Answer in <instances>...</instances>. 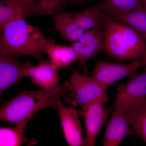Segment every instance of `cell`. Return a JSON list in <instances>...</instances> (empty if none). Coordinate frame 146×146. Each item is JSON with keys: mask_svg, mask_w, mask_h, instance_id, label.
I'll list each match as a JSON object with an SVG mask.
<instances>
[{"mask_svg": "<svg viewBox=\"0 0 146 146\" xmlns=\"http://www.w3.org/2000/svg\"><path fill=\"white\" fill-rule=\"evenodd\" d=\"M68 1V0H62V4H63V5H65V4H66V3L67 2V1Z\"/></svg>", "mask_w": 146, "mask_h": 146, "instance_id": "484cf974", "label": "cell"}, {"mask_svg": "<svg viewBox=\"0 0 146 146\" xmlns=\"http://www.w3.org/2000/svg\"><path fill=\"white\" fill-rule=\"evenodd\" d=\"M102 50L118 61L140 60L146 49V39L132 28L105 16Z\"/></svg>", "mask_w": 146, "mask_h": 146, "instance_id": "3957f363", "label": "cell"}, {"mask_svg": "<svg viewBox=\"0 0 146 146\" xmlns=\"http://www.w3.org/2000/svg\"><path fill=\"white\" fill-rule=\"evenodd\" d=\"M125 24L138 32L146 39V9L141 7L109 18Z\"/></svg>", "mask_w": 146, "mask_h": 146, "instance_id": "ac0fdd59", "label": "cell"}, {"mask_svg": "<svg viewBox=\"0 0 146 146\" xmlns=\"http://www.w3.org/2000/svg\"><path fill=\"white\" fill-rule=\"evenodd\" d=\"M29 120L22 121L16 124L15 127H0V146H20L25 144L31 145L36 144V140H29L25 135Z\"/></svg>", "mask_w": 146, "mask_h": 146, "instance_id": "9a60e30c", "label": "cell"}, {"mask_svg": "<svg viewBox=\"0 0 146 146\" xmlns=\"http://www.w3.org/2000/svg\"><path fill=\"white\" fill-rule=\"evenodd\" d=\"M58 111L65 140L70 146H85L78 112L75 108L67 107L60 100Z\"/></svg>", "mask_w": 146, "mask_h": 146, "instance_id": "30bf717a", "label": "cell"}, {"mask_svg": "<svg viewBox=\"0 0 146 146\" xmlns=\"http://www.w3.org/2000/svg\"><path fill=\"white\" fill-rule=\"evenodd\" d=\"M25 11H20L5 24L0 48L18 58L27 56L41 62L46 54L48 39L38 28L29 24Z\"/></svg>", "mask_w": 146, "mask_h": 146, "instance_id": "7a4b0ae2", "label": "cell"}, {"mask_svg": "<svg viewBox=\"0 0 146 146\" xmlns=\"http://www.w3.org/2000/svg\"><path fill=\"white\" fill-rule=\"evenodd\" d=\"M57 70L48 60H42L36 66L31 65L28 76L36 86L44 89H51L60 82Z\"/></svg>", "mask_w": 146, "mask_h": 146, "instance_id": "4fadbf2b", "label": "cell"}, {"mask_svg": "<svg viewBox=\"0 0 146 146\" xmlns=\"http://www.w3.org/2000/svg\"><path fill=\"white\" fill-rule=\"evenodd\" d=\"M4 26L5 25H0V41H1V38L2 36Z\"/></svg>", "mask_w": 146, "mask_h": 146, "instance_id": "cb8c5ba5", "label": "cell"}, {"mask_svg": "<svg viewBox=\"0 0 146 146\" xmlns=\"http://www.w3.org/2000/svg\"><path fill=\"white\" fill-rule=\"evenodd\" d=\"M142 67L140 59L128 64L100 61L97 63L90 77L108 88L123 78L133 77L136 75L138 69Z\"/></svg>", "mask_w": 146, "mask_h": 146, "instance_id": "52a82bcc", "label": "cell"}, {"mask_svg": "<svg viewBox=\"0 0 146 146\" xmlns=\"http://www.w3.org/2000/svg\"><path fill=\"white\" fill-rule=\"evenodd\" d=\"M140 60H141V63H142L143 67V66L145 67V66H146V49L143 56H142V57H141V58L140 59Z\"/></svg>", "mask_w": 146, "mask_h": 146, "instance_id": "7402d4cb", "label": "cell"}, {"mask_svg": "<svg viewBox=\"0 0 146 146\" xmlns=\"http://www.w3.org/2000/svg\"><path fill=\"white\" fill-rule=\"evenodd\" d=\"M133 134L146 144V99L136 102L125 110Z\"/></svg>", "mask_w": 146, "mask_h": 146, "instance_id": "e0dca14e", "label": "cell"}, {"mask_svg": "<svg viewBox=\"0 0 146 146\" xmlns=\"http://www.w3.org/2000/svg\"><path fill=\"white\" fill-rule=\"evenodd\" d=\"M146 99V66L143 72L129 78L127 83L118 86L111 109L125 110L131 106Z\"/></svg>", "mask_w": 146, "mask_h": 146, "instance_id": "ba28073f", "label": "cell"}, {"mask_svg": "<svg viewBox=\"0 0 146 146\" xmlns=\"http://www.w3.org/2000/svg\"><path fill=\"white\" fill-rule=\"evenodd\" d=\"M144 3V8L146 9V0H143Z\"/></svg>", "mask_w": 146, "mask_h": 146, "instance_id": "d4e9b609", "label": "cell"}, {"mask_svg": "<svg viewBox=\"0 0 146 146\" xmlns=\"http://www.w3.org/2000/svg\"><path fill=\"white\" fill-rule=\"evenodd\" d=\"M32 65L29 61L22 63L0 48V97L6 89L28 76Z\"/></svg>", "mask_w": 146, "mask_h": 146, "instance_id": "9c48e42d", "label": "cell"}, {"mask_svg": "<svg viewBox=\"0 0 146 146\" xmlns=\"http://www.w3.org/2000/svg\"><path fill=\"white\" fill-rule=\"evenodd\" d=\"M92 0H68L67 2L66 3L65 5H66L68 4L69 3H72L74 4H81L83 3L84 2H86L91 1Z\"/></svg>", "mask_w": 146, "mask_h": 146, "instance_id": "44dd1931", "label": "cell"}, {"mask_svg": "<svg viewBox=\"0 0 146 146\" xmlns=\"http://www.w3.org/2000/svg\"><path fill=\"white\" fill-rule=\"evenodd\" d=\"M70 84L74 93L72 104L79 106L81 110L89 102L107 95V87L74 70H73Z\"/></svg>", "mask_w": 146, "mask_h": 146, "instance_id": "8992f818", "label": "cell"}, {"mask_svg": "<svg viewBox=\"0 0 146 146\" xmlns=\"http://www.w3.org/2000/svg\"><path fill=\"white\" fill-rule=\"evenodd\" d=\"M8 1H24L25 2L34 3L36 2L35 0H5Z\"/></svg>", "mask_w": 146, "mask_h": 146, "instance_id": "603a6c76", "label": "cell"}, {"mask_svg": "<svg viewBox=\"0 0 146 146\" xmlns=\"http://www.w3.org/2000/svg\"><path fill=\"white\" fill-rule=\"evenodd\" d=\"M39 4L42 8L52 14L54 11L57 10L61 6V0H39Z\"/></svg>", "mask_w": 146, "mask_h": 146, "instance_id": "ffe728a7", "label": "cell"}, {"mask_svg": "<svg viewBox=\"0 0 146 146\" xmlns=\"http://www.w3.org/2000/svg\"><path fill=\"white\" fill-rule=\"evenodd\" d=\"M96 6L108 18L144 7L143 0H102Z\"/></svg>", "mask_w": 146, "mask_h": 146, "instance_id": "2e32d148", "label": "cell"}, {"mask_svg": "<svg viewBox=\"0 0 146 146\" xmlns=\"http://www.w3.org/2000/svg\"><path fill=\"white\" fill-rule=\"evenodd\" d=\"M109 100L108 96L106 95L89 102L82 110L86 127L85 146H95L97 136L110 112L109 109L103 107L104 104Z\"/></svg>", "mask_w": 146, "mask_h": 146, "instance_id": "5b68a950", "label": "cell"}, {"mask_svg": "<svg viewBox=\"0 0 146 146\" xmlns=\"http://www.w3.org/2000/svg\"><path fill=\"white\" fill-rule=\"evenodd\" d=\"M46 54L50 62L57 69L69 67L73 62L78 61L72 45L57 44L52 39L48 40Z\"/></svg>", "mask_w": 146, "mask_h": 146, "instance_id": "5bb4252c", "label": "cell"}, {"mask_svg": "<svg viewBox=\"0 0 146 146\" xmlns=\"http://www.w3.org/2000/svg\"><path fill=\"white\" fill-rule=\"evenodd\" d=\"M74 93L67 81L51 89L23 91L0 107V121L17 124L30 119L39 110L52 108L57 110L63 98L72 104Z\"/></svg>", "mask_w": 146, "mask_h": 146, "instance_id": "6da1fadb", "label": "cell"}, {"mask_svg": "<svg viewBox=\"0 0 146 146\" xmlns=\"http://www.w3.org/2000/svg\"><path fill=\"white\" fill-rule=\"evenodd\" d=\"M17 12V8L12 3L0 1V25H5Z\"/></svg>", "mask_w": 146, "mask_h": 146, "instance_id": "d6986e66", "label": "cell"}, {"mask_svg": "<svg viewBox=\"0 0 146 146\" xmlns=\"http://www.w3.org/2000/svg\"><path fill=\"white\" fill-rule=\"evenodd\" d=\"M101 30L96 28L88 30L77 40L71 43L77 56L79 66L85 65L88 60L96 57L102 50L104 31Z\"/></svg>", "mask_w": 146, "mask_h": 146, "instance_id": "8fae6325", "label": "cell"}, {"mask_svg": "<svg viewBox=\"0 0 146 146\" xmlns=\"http://www.w3.org/2000/svg\"><path fill=\"white\" fill-rule=\"evenodd\" d=\"M105 15L95 6L80 12L63 11L54 18L55 28L63 39L71 43L79 39L86 31L104 27Z\"/></svg>", "mask_w": 146, "mask_h": 146, "instance_id": "277c9868", "label": "cell"}, {"mask_svg": "<svg viewBox=\"0 0 146 146\" xmlns=\"http://www.w3.org/2000/svg\"><path fill=\"white\" fill-rule=\"evenodd\" d=\"M129 126L125 111L114 109L103 140V145L119 146L126 136L133 134Z\"/></svg>", "mask_w": 146, "mask_h": 146, "instance_id": "7c38bea8", "label": "cell"}]
</instances>
